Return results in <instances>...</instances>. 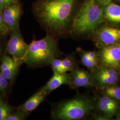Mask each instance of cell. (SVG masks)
<instances>
[{
  "instance_id": "6da1fadb",
  "label": "cell",
  "mask_w": 120,
  "mask_h": 120,
  "mask_svg": "<svg viewBox=\"0 0 120 120\" xmlns=\"http://www.w3.org/2000/svg\"><path fill=\"white\" fill-rule=\"evenodd\" d=\"M77 3V0H38L33 12L48 34L61 36L69 33Z\"/></svg>"
},
{
  "instance_id": "7a4b0ae2",
  "label": "cell",
  "mask_w": 120,
  "mask_h": 120,
  "mask_svg": "<svg viewBox=\"0 0 120 120\" xmlns=\"http://www.w3.org/2000/svg\"><path fill=\"white\" fill-rule=\"evenodd\" d=\"M103 8L96 0H85L74 17L71 35L74 38L92 37L105 21Z\"/></svg>"
},
{
  "instance_id": "3957f363",
  "label": "cell",
  "mask_w": 120,
  "mask_h": 120,
  "mask_svg": "<svg viewBox=\"0 0 120 120\" xmlns=\"http://www.w3.org/2000/svg\"><path fill=\"white\" fill-rule=\"evenodd\" d=\"M95 102L96 97L78 94L58 103L52 111V117L55 120H83L95 110Z\"/></svg>"
},
{
  "instance_id": "277c9868",
  "label": "cell",
  "mask_w": 120,
  "mask_h": 120,
  "mask_svg": "<svg viewBox=\"0 0 120 120\" xmlns=\"http://www.w3.org/2000/svg\"><path fill=\"white\" fill-rule=\"evenodd\" d=\"M61 55L56 37L47 34L43 38L34 40L28 44L22 61L30 66L39 67L50 64L53 59Z\"/></svg>"
},
{
  "instance_id": "5b68a950",
  "label": "cell",
  "mask_w": 120,
  "mask_h": 120,
  "mask_svg": "<svg viewBox=\"0 0 120 120\" xmlns=\"http://www.w3.org/2000/svg\"><path fill=\"white\" fill-rule=\"evenodd\" d=\"M119 70L99 65L92 72L93 87L99 90L108 86L115 85L119 81Z\"/></svg>"
},
{
  "instance_id": "8992f818",
  "label": "cell",
  "mask_w": 120,
  "mask_h": 120,
  "mask_svg": "<svg viewBox=\"0 0 120 120\" xmlns=\"http://www.w3.org/2000/svg\"><path fill=\"white\" fill-rule=\"evenodd\" d=\"M103 24L92 36L93 41L98 49L120 42V29Z\"/></svg>"
},
{
  "instance_id": "52a82bcc",
  "label": "cell",
  "mask_w": 120,
  "mask_h": 120,
  "mask_svg": "<svg viewBox=\"0 0 120 120\" xmlns=\"http://www.w3.org/2000/svg\"><path fill=\"white\" fill-rule=\"evenodd\" d=\"M99 65L120 71V49L116 44L98 49Z\"/></svg>"
},
{
  "instance_id": "ba28073f",
  "label": "cell",
  "mask_w": 120,
  "mask_h": 120,
  "mask_svg": "<svg viewBox=\"0 0 120 120\" xmlns=\"http://www.w3.org/2000/svg\"><path fill=\"white\" fill-rule=\"evenodd\" d=\"M28 44L24 41L19 28L12 31L7 43L6 51L18 63L26 54Z\"/></svg>"
},
{
  "instance_id": "9c48e42d",
  "label": "cell",
  "mask_w": 120,
  "mask_h": 120,
  "mask_svg": "<svg viewBox=\"0 0 120 120\" xmlns=\"http://www.w3.org/2000/svg\"><path fill=\"white\" fill-rule=\"evenodd\" d=\"M21 14L22 9L19 2L12 3L2 9L3 19L9 31L12 32L19 27Z\"/></svg>"
},
{
  "instance_id": "30bf717a",
  "label": "cell",
  "mask_w": 120,
  "mask_h": 120,
  "mask_svg": "<svg viewBox=\"0 0 120 120\" xmlns=\"http://www.w3.org/2000/svg\"><path fill=\"white\" fill-rule=\"evenodd\" d=\"M71 85L70 87L73 90L80 88L93 87L92 74L84 69L76 67L71 72Z\"/></svg>"
},
{
  "instance_id": "8fae6325",
  "label": "cell",
  "mask_w": 120,
  "mask_h": 120,
  "mask_svg": "<svg viewBox=\"0 0 120 120\" xmlns=\"http://www.w3.org/2000/svg\"><path fill=\"white\" fill-rule=\"evenodd\" d=\"M118 108L117 101L109 97L102 95L96 97L95 110L97 111L112 117L116 114Z\"/></svg>"
},
{
  "instance_id": "7c38bea8",
  "label": "cell",
  "mask_w": 120,
  "mask_h": 120,
  "mask_svg": "<svg viewBox=\"0 0 120 120\" xmlns=\"http://www.w3.org/2000/svg\"><path fill=\"white\" fill-rule=\"evenodd\" d=\"M63 85L70 86L71 73L53 72L52 76L43 88L48 94H49L52 91Z\"/></svg>"
},
{
  "instance_id": "4fadbf2b",
  "label": "cell",
  "mask_w": 120,
  "mask_h": 120,
  "mask_svg": "<svg viewBox=\"0 0 120 120\" xmlns=\"http://www.w3.org/2000/svg\"><path fill=\"white\" fill-rule=\"evenodd\" d=\"M18 64L13 58L8 56H4L0 67V73L7 80L12 81L17 73Z\"/></svg>"
},
{
  "instance_id": "5bb4252c",
  "label": "cell",
  "mask_w": 120,
  "mask_h": 120,
  "mask_svg": "<svg viewBox=\"0 0 120 120\" xmlns=\"http://www.w3.org/2000/svg\"><path fill=\"white\" fill-rule=\"evenodd\" d=\"M43 87L29 99L21 108L24 113H28L34 111L43 102L48 95Z\"/></svg>"
},
{
  "instance_id": "9a60e30c",
  "label": "cell",
  "mask_w": 120,
  "mask_h": 120,
  "mask_svg": "<svg viewBox=\"0 0 120 120\" xmlns=\"http://www.w3.org/2000/svg\"><path fill=\"white\" fill-rule=\"evenodd\" d=\"M105 21L120 24V6L111 1L103 8Z\"/></svg>"
},
{
  "instance_id": "2e32d148",
  "label": "cell",
  "mask_w": 120,
  "mask_h": 120,
  "mask_svg": "<svg viewBox=\"0 0 120 120\" xmlns=\"http://www.w3.org/2000/svg\"><path fill=\"white\" fill-rule=\"evenodd\" d=\"M77 52L80 57L82 64L86 66L90 72H92L99 65V61L90 59L86 53V50L81 47H78Z\"/></svg>"
},
{
  "instance_id": "e0dca14e",
  "label": "cell",
  "mask_w": 120,
  "mask_h": 120,
  "mask_svg": "<svg viewBox=\"0 0 120 120\" xmlns=\"http://www.w3.org/2000/svg\"><path fill=\"white\" fill-rule=\"evenodd\" d=\"M102 95H105L114 99L116 101H120V87L115 85L108 86L101 90Z\"/></svg>"
},
{
  "instance_id": "ac0fdd59",
  "label": "cell",
  "mask_w": 120,
  "mask_h": 120,
  "mask_svg": "<svg viewBox=\"0 0 120 120\" xmlns=\"http://www.w3.org/2000/svg\"><path fill=\"white\" fill-rule=\"evenodd\" d=\"M76 59L74 55L69 54L62 59V73L71 72L76 66Z\"/></svg>"
},
{
  "instance_id": "d6986e66",
  "label": "cell",
  "mask_w": 120,
  "mask_h": 120,
  "mask_svg": "<svg viewBox=\"0 0 120 120\" xmlns=\"http://www.w3.org/2000/svg\"><path fill=\"white\" fill-rule=\"evenodd\" d=\"M11 112V108L0 97V120H6Z\"/></svg>"
},
{
  "instance_id": "ffe728a7",
  "label": "cell",
  "mask_w": 120,
  "mask_h": 120,
  "mask_svg": "<svg viewBox=\"0 0 120 120\" xmlns=\"http://www.w3.org/2000/svg\"><path fill=\"white\" fill-rule=\"evenodd\" d=\"M50 65L53 72L62 73V60L54 58L52 60Z\"/></svg>"
},
{
  "instance_id": "44dd1931",
  "label": "cell",
  "mask_w": 120,
  "mask_h": 120,
  "mask_svg": "<svg viewBox=\"0 0 120 120\" xmlns=\"http://www.w3.org/2000/svg\"><path fill=\"white\" fill-rule=\"evenodd\" d=\"M92 119L95 120H107L110 119L112 117L102 112L95 110L91 114Z\"/></svg>"
},
{
  "instance_id": "7402d4cb",
  "label": "cell",
  "mask_w": 120,
  "mask_h": 120,
  "mask_svg": "<svg viewBox=\"0 0 120 120\" xmlns=\"http://www.w3.org/2000/svg\"><path fill=\"white\" fill-rule=\"evenodd\" d=\"M9 31L3 20L2 15V9H0V36L6 34Z\"/></svg>"
},
{
  "instance_id": "603a6c76",
  "label": "cell",
  "mask_w": 120,
  "mask_h": 120,
  "mask_svg": "<svg viewBox=\"0 0 120 120\" xmlns=\"http://www.w3.org/2000/svg\"><path fill=\"white\" fill-rule=\"evenodd\" d=\"M8 81L0 73V90L4 91L6 89L8 85Z\"/></svg>"
},
{
  "instance_id": "cb8c5ba5",
  "label": "cell",
  "mask_w": 120,
  "mask_h": 120,
  "mask_svg": "<svg viewBox=\"0 0 120 120\" xmlns=\"http://www.w3.org/2000/svg\"><path fill=\"white\" fill-rule=\"evenodd\" d=\"M25 113L22 112L16 113L13 115H10L7 118L6 120H22L24 118Z\"/></svg>"
},
{
  "instance_id": "d4e9b609",
  "label": "cell",
  "mask_w": 120,
  "mask_h": 120,
  "mask_svg": "<svg viewBox=\"0 0 120 120\" xmlns=\"http://www.w3.org/2000/svg\"><path fill=\"white\" fill-rule=\"evenodd\" d=\"M86 53L87 56L92 60L99 61V55L98 51H86Z\"/></svg>"
},
{
  "instance_id": "484cf974",
  "label": "cell",
  "mask_w": 120,
  "mask_h": 120,
  "mask_svg": "<svg viewBox=\"0 0 120 120\" xmlns=\"http://www.w3.org/2000/svg\"><path fill=\"white\" fill-rule=\"evenodd\" d=\"M19 2L18 0H0V9H2L7 5L14 2Z\"/></svg>"
},
{
  "instance_id": "4316f807",
  "label": "cell",
  "mask_w": 120,
  "mask_h": 120,
  "mask_svg": "<svg viewBox=\"0 0 120 120\" xmlns=\"http://www.w3.org/2000/svg\"><path fill=\"white\" fill-rule=\"evenodd\" d=\"M99 4H100L101 6L104 7L109 2L112 1V0H96Z\"/></svg>"
},
{
  "instance_id": "83f0119b",
  "label": "cell",
  "mask_w": 120,
  "mask_h": 120,
  "mask_svg": "<svg viewBox=\"0 0 120 120\" xmlns=\"http://www.w3.org/2000/svg\"><path fill=\"white\" fill-rule=\"evenodd\" d=\"M116 119L120 120V112L118 113V114L117 115L116 117Z\"/></svg>"
},
{
  "instance_id": "f1b7e54d",
  "label": "cell",
  "mask_w": 120,
  "mask_h": 120,
  "mask_svg": "<svg viewBox=\"0 0 120 120\" xmlns=\"http://www.w3.org/2000/svg\"><path fill=\"white\" fill-rule=\"evenodd\" d=\"M116 44L117 45V46H118L119 47V48L120 49V42H119V43H116Z\"/></svg>"
},
{
  "instance_id": "f546056e",
  "label": "cell",
  "mask_w": 120,
  "mask_h": 120,
  "mask_svg": "<svg viewBox=\"0 0 120 120\" xmlns=\"http://www.w3.org/2000/svg\"><path fill=\"white\" fill-rule=\"evenodd\" d=\"M117 1H119V2H120V0H117Z\"/></svg>"
}]
</instances>
